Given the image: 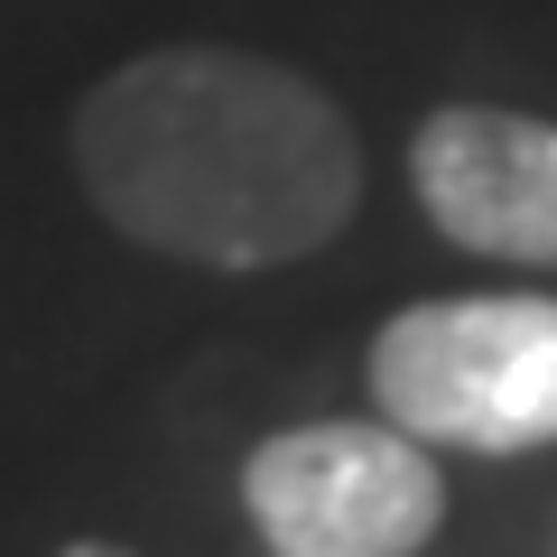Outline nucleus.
Masks as SVG:
<instances>
[{
	"mask_svg": "<svg viewBox=\"0 0 557 557\" xmlns=\"http://www.w3.org/2000/svg\"><path fill=\"white\" fill-rule=\"evenodd\" d=\"M65 149L94 214L186 270H288L362 214L344 102L251 47L121 57L75 102Z\"/></svg>",
	"mask_w": 557,
	"mask_h": 557,
	"instance_id": "f257e3e1",
	"label": "nucleus"
},
{
	"mask_svg": "<svg viewBox=\"0 0 557 557\" xmlns=\"http://www.w3.org/2000/svg\"><path fill=\"white\" fill-rule=\"evenodd\" d=\"M372 399L418 446L539 456L557 446V298L456 288L372 335Z\"/></svg>",
	"mask_w": 557,
	"mask_h": 557,
	"instance_id": "f03ea898",
	"label": "nucleus"
},
{
	"mask_svg": "<svg viewBox=\"0 0 557 557\" xmlns=\"http://www.w3.org/2000/svg\"><path fill=\"white\" fill-rule=\"evenodd\" d=\"M242 511L270 557H418L446 530V474L391 418H317L242 456Z\"/></svg>",
	"mask_w": 557,
	"mask_h": 557,
	"instance_id": "7ed1b4c3",
	"label": "nucleus"
},
{
	"mask_svg": "<svg viewBox=\"0 0 557 557\" xmlns=\"http://www.w3.org/2000/svg\"><path fill=\"white\" fill-rule=\"evenodd\" d=\"M409 196L456 251L557 270V121L446 102L409 131Z\"/></svg>",
	"mask_w": 557,
	"mask_h": 557,
	"instance_id": "20e7f679",
	"label": "nucleus"
},
{
	"mask_svg": "<svg viewBox=\"0 0 557 557\" xmlns=\"http://www.w3.org/2000/svg\"><path fill=\"white\" fill-rule=\"evenodd\" d=\"M57 557H131V548H112V539H65Z\"/></svg>",
	"mask_w": 557,
	"mask_h": 557,
	"instance_id": "39448f33",
	"label": "nucleus"
}]
</instances>
